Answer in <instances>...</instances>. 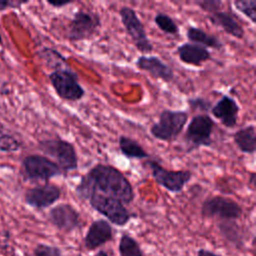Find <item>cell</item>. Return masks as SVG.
Here are the masks:
<instances>
[{
  "label": "cell",
  "instance_id": "obj_1",
  "mask_svg": "<svg viewBox=\"0 0 256 256\" xmlns=\"http://www.w3.org/2000/svg\"><path fill=\"white\" fill-rule=\"evenodd\" d=\"M95 193L116 198L123 204H130L135 197L127 177L116 167L107 164L94 165L75 186V194L81 200H88Z\"/></svg>",
  "mask_w": 256,
  "mask_h": 256
},
{
  "label": "cell",
  "instance_id": "obj_2",
  "mask_svg": "<svg viewBox=\"0 0 256 256\" xmlns=\"http://www.w3.org/2000/svg\"><path fill=\"white\" fill-rule=\"evenodd\" d=\"M39 149L60 167L63 175L78 168V155L73 143L59 137L41 140Z\"/></svg>",
  "mask_w": 256,
  "mask_h": 256
},
{
  "label": "cell",
  "instance_id": "obj_3",
  "mask_svg": "<svg viewBox=\"0 0 256 256\" xmlns=\"http://www.w3.org/2000/svg\"><path fill=\"white\" fill-rule=\"evenodd\" d=\"M189 115L184 110L164 109L159 114L158 121L150 127V134L157 140L172 142L182 133Z\"/></svg>",
  "mask_w": 256,
  "mask_h": 256
},
{
  "label": "cell",
  "instance_id": "obj_4",
  "mask_svg": "<svg viewBox=\"0 0 256 256\" xmlns=\"http://www.w3.org/2000/svg\"><path fill=\"white\" fill-rule=\"evenodd\" d=\"M56 94L66 101H78L85 95V90L78 81V75L69 68H56L48 75Z\"/></svg>",
  "mask_w": 256,
  "mask_h": 256
},
{
  "label": "cell",
  "instance_id": "obj_5",
  "mask_svg": "<svg viewBox=\"0 0 256 256\" xmlns=\"http://www.w3.org/2000/svg\"><path fill=\"white\" fill-rule=\"evenodd\" d=\"M119 16L127 35L136 49L143 55L152 52L154 46L149 40L144 25L136 11L129 6H122L119 9Z\"/></svg>",
  "mask_w": 256,
  "mask_h": 256
},
{
  "label": "cell",
  "instance_id": "obj_6",
  "mask_svg": "<svg viewBox=\"0 0 256 256\" xmlns=\"http://www.w3.org/2000/svg\"><path fill=\"white\" fill-rule=\"evenodd\" d=\"M101 27L100 16L93 11L79 9L68 24L67 37L70 42H80L93 37Z\"/></svg>",
  "mask_w": 256,
  "mask_h": 256
},
{
  "label": "cell",
  "instance_id": "obj_7",
  "mask_svg": "<svg viewBox=\"0 0 256 256\" xmlns=\"http://www.w3.org/2000/svg\"><path fill=\"white\" fill-rule=\"evenodd\" d=\"M214 127L215 122L208 114L199 113L193 116L184 135L189 150L211 146Z\"/></svg>",
  "mask_w": 256,
  "mask_h": 256
},
{
  "label": "cell",
  "instance_id": "obj_8",
  "mask_svg": "<svg viewBox=\"0 0 256 256\" xmlns=\"http://www.w3.org/2000/svg\"><path fill=\"white\" fill-rule=\"evenodd\" d=\"M146 165L155 182L171 193H180L193 177L190 170H169L154 160H147Z\"/></svg>",
  "mask_w": 256,
  "mask_h": 256
},
{
  "label": "cell",
  "instance_id": "obj_9",
  "mask_svg": "<svg viewBox=\"0 0 256 256\" xmlns=\"http://www.w3.org/2000/svg\"><path fill=\"white\" fill-rule=\"evenodd\" d=\"M88 201L95 211L116 226L126 225L132 217L125 205L116 198L95 193L88 198Z\"/></svg>",
  "mask_w": 256,
  "mask_h": 256
},
{
  "label": "cell",
  "instance_id": "obj_10",
  "mask_svg": "<svg viewBox=\"0 0 256 256\" xmlns=\"http://www.w3.org/2000/svg\"><path fill=\"white\" fill-rule=\"evenodd\" d=\"M242 215L241 206L224 196H213L205 199L201 206L203 218H217L222 221H234Z\"/></svg>",
  "mask_w": 256,
  "mask_h": 256
},
{
  "label": "cell",
  "instance_id": "obj_11",
  "mask_svg": "<svg viewBox=\"0 0 256 256\" xmlns=\"http://www.w3.org/2000/svg\"><path fill=\"white\" fill-rule=\"evenodd\" d=\"M22 168L24 175L30 180L48 182L54 177L63 175L60 167L53 160L39 154L26 156L23 159Z\"/></svg>",
  "mask_w": 256,
  "mask_h": 256
},
{
  "label": "cell",
  "instance_id": "obj_12",
  "mask_svg": "<svg viewBox=\"0 0 256 256\" xmlns=\"http://www.w3.org/2000/svg\"><path fill=\"white\" fill-rule=\"evenodd\" d=\"M61 197V189L51 183L30 188L25 193V202L36 209H45L56 203Z\"/></svg>",
  "mask_w": 256,
  "mask_h": 256
},
{
  "label": "cell",
  "instance_id": "obj_13",
  "mask_svg": "<svg viewBox=\"0 0 256 256\" xmlns=\"http://www.w3.org/2000/svg\"><path fill=\"white\" fill-rule=\"evenodd\" d=\"M50 222L59 230L72 232L80 226L79 212L68 203H61L49 211Z\"/></svg>",
  "mask_w": 256,
  "mask_h": 256
},
{
  "label": "cell",
  "instance_id": "obj_14",
  "mask_svg": "<svg viewBox=\"0 0 256 256\" xmlns=\"http://www.w3.org/2000/svg\"><path fill=\"white\" fill-rule=\"evenodd\" d=\"M135 66L154 79H160L164 82H171L175 78L173 69L159 57L151 55H141L135 61Z\"/></svg>",
  "mask_w": 256,
  "mask_h": 256
},
{
  "label": "cell",
  "instance_id": "obj_15",
  "mask_svg": "<svg viewBox=\"0 0 256 256\" xmlns=\"http://www.w3.org/2000/svg\"><path fill=\"white\" fill-rule=\"evenodd\" d=\"M240 107L233 97L223 95L212 107L211 114L226 128H234L238 121Z\"/></svg>",
  "mask_w": 256,
  "mask_h": 256
},
{
  "label": "cell",
  "instance_id": "obj_16",
  "mask_svg": "<svg viewBox=\"0 0 256 256\" xmlns=\"http://www.w3.org/2000/svg\"><path fill=\"white\" fill-rule=\"evenodd\" d=\"M113 237V230L110 223L104 219H98L91 223L84 238V245L88 250H94Z\"/></svg>",
  "mask_w": 256,
  "mask_h": 256
},
{
  "label": "cell",
  "instance_id": "obj_17",
  "mask_svg": "<svg viewBox=\"0 0 256 256\" xmlns=\"http://www.w3.org/2000/svg\"><path fill=\"white\" fill-rule=\"evenodd\" d=\"M176 53L181 62L197 67L211 59V53L207 48L190 42L180 44L176 48Z\"/></svg>",
  "mask_w": 256,
  "mask_h": 256
},
{
  "label": "cell",
  "instance_id": "obj_18",
  "mask_svg": "<svg viewBox=\"0 0 256 256\" xmlns=\"http://www.w3.org/2000/svg\"><path fill=\"white\" fill-rule=\"evenodd\" d=\"M208 20L215 26L220 27L226 34L236 38L242 39L244 37V29L236 18L226 11H216L212 14H207Z\"/></svg>",
  "mask_w": 256,
  "mask_h": 256
},
{
  "label": "cell",
  "instance_id": "obj_19",
  "mask_svg": "<svg viewBox=\"0 0 256 256\" xmlns=\"http://www.w3.org/2000/svg\"><path fill=\"white\" fill-rule=\"evenodd\" d=\"M233 141L240 152L253 155L256 151V132L253 124L238 129L233 134Z\"/></svg>",
  "mask_w": 256,
  "mask_h": 256
},
{
  "label": "cell",
  "instance_id": "obj_20",
  "mask_svg": "<svg viewBox=\"0 0 256 256\" xmlns=\"http://www.w3.org/2000/svg\"><path fill=\"white\" fill-rule=\"evenodd\" d=\"M186 37L188 38L190 43H195L205 48L209 47L216 50H221L224 46L217 36L208 34L203 29L195 26H189L187 28Z\"/></svg>",
  "mask_w": 256,
  "mask_h": 256
},
{
  "label": "cell",
  "instance_id": "obj_21",
  "mask_svg": "<svg viewBox=\"0 0 256 256\" xmlns=\"http://www.w3.org/2000/svg\"><path fill=\"white\" fill-rule=\"evenodd\" d=\"M118 147L121 154L128 159H147L150 157L149 153L138 141L126 135H120L118 137Z\"/></svg>",
  "mask_w": 256,
  "mask_h": 256
},
{
  "label": "cell",
  "instance_id": "obj_22",
  "mask_svg": "<svg viewBox=\"0 0 256 256\" xmlns=\"http://www.w3.org/2000/svg\"><path fill=\"white\" fill-rule=\"evenodd\" d=\"M120 256H143L138 242L128 234H123L119 241Z\"/></svg>",
  "mask_w": 256,
  "mask_h": 256
},
{
  "label": "cell",
  "instance_id": "obj_23",
  "mask_svg": "<svg viewBox=\"0 0 256 256\" xmlns=\"http://www.w3.org/2000/svg\"><path fill=\"white\" fill-rule=\"evenodd\" d=\"M154 22L156 26L164 33L172 36L179 35V32H180L179 27L170 15L163 12H158L154 16Z\"/></svg>",
  "mask_w": 256,
  "mask_h": 256
},
{
  "label": "cell",
  "instance_id": "obj_24",
  "mask_svg": "<svg viewBox=\"0 0 256 256\" xmlns=\"http://www.w3.org/2000/svg\"><path fill=\"white\" fill-rule=\"evenodd\" d=\"M21 145L20 140L0 123V150L3 152H15L21 148Z\"/></svg>",
  "mask_w": 256,
  "mask_h": 256
},
{
  "label": "cell",
  "instance_id": "obj_25",
  "mask_svg": "<svg viewBox=\"0 0 256 256\" xmlns=\"http://www.w3.org/2000/svg\"><path fill=\"white\" fill-rule=\"evenodd\" d=\"M234 8L248 18L253 24L256 23V1L255 0H235Z\"/></svg>",
  "mask_w": 256,
  "mask_h": 256
},
{
  "label": "cell",
  "instance_id": "obj_26",
  "mask_svg": "<svg viewBox=\"0 0 256 256\" xmlns=\"http://www.w3.org/2000/svg\"><path fill=\"white\" fill-rule=\"evenodd\" d=\"M187 103L189 108L193 112H208L211 110L212 103L210 100L204 98V97H190L187 99Z\"/></svg>",
  "mask_w": 256,
  "mask_h": 256
},
{
  "label": "cell",
  "instance_id": "obj_27",
  "mask_svg": "<svg viewBox=\"0 0 256 256\" xmlns=\"http://www.w3.org/2000/svg\"><path fill=\"white\" fill-rule=\"evenodd\" d=\"M194 4L207 14H212L220 10L223 2L220 0H197L194 1Z\"/></svg>",
  "mask_w": 256,
  "mask_h": 256
},
{
  "label": "cell",
  "instance_id": "obj_28",
  "mask_svg": "<svg viewBox=\"0 0 256 256\" xmlns=\"http://www.w3.org/2000/svg\"><path fill=\"white\" fill-rule=\"evenodd\" d=\"M34 256H62L60 249L54 246L39 244L34 250Z\"/></svg>",
  "mask_w": 256,
  "mask_h": 256
},
{
  "label": "cell",
  "instance_id": "obj_29",
  "mask_svg": "<svg viewBox=\"0 0 256 256\" xmlns=\"http://www.w3.org/2000/svg\"><path fill=\"white\" fill-rule=\"evenodd\" d=\"M27 3L28 1H0V11L8 8H20L22 5Z\"/></svg>",
  "mask_w": 256,
  "mask_h": 256
},
{
  "label": "cell",
  "instance_id": "obj_30",
  "mask_svg": "<svg viewBox=\"0 0 256 256\" xmlns=\"http://www.w3.org/2000/svg\"><path fill=\"white\" fill-rule=\"evenodd\" d=\"M46 2H47V4H49L50 6H52L54 8H61V7L72 4L74 1H70V0H68V1H50V0H47Z\"/></svg>",
  "mask_w": 256,
  "mask_h": 256
},
{
  "label": "cell",
  "instance_id": "obj_31",
  "mask_svg": "<svg viewBox=\"0 0 256 256\" xmlns=\"http://www.w3.org/2000/svg\"><path fill=\"white\" fill-rule=\"evenodd\" d=\"M197 256H220V255L207 249H199L197 252Z\"/></svg>",
  "mask_w": 256,
  "mask_h": 256
},
{
  "label": "cell",
  "instance_id": "obj_32",
  "mask_svg": "<svg viewBox=\"0 0 256 256\" xmlns=\"http://www.w3.org/2000/svg\"><path fill=\"white\" fill-rule=\"evenodd\" d=\"M255 173H251V175H250V180H249V184L251 185V186H254L255 185Z\"/></svg>",
  "mask_w": 256,
  "mask_h": 256
},
{
  "label": "cell",
  "instance_id": "obj_33",
  "mask_svg": "<svg viewBox=\"0 0 256 256\" xmlns=\"http://www.w3.org/2000/svg\"><path fill=\"white\" fill-rule=\"evenodd\" d=\"M94 256H109L108 255V253L106 252V251H104V250H100L98 253H96Z\"/></svg>",
  "mask_w": 256,
  "mask_h": 256
},
{
  "label": "cell",
  "instance_id": "obj_34",
  "mask_svg": "<svg viewBox=\"0 0 256 256\" xmlns=\"http://www.w3.org/2000/svg\"><path fill=\"white\" fill-rule=\"evenodd\" d=\"M0 43H1V36H0Z\"/></svg>",
  "mask_w": 256,
  "mask_h": 256
}]
</instances>
